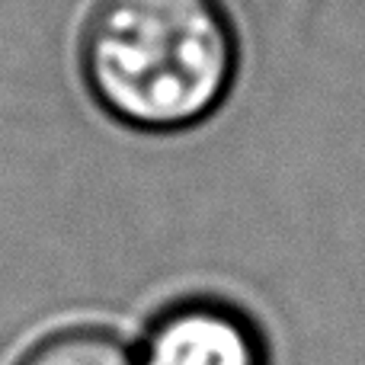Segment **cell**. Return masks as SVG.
I'll list each match as a JSON object with an SVG mask.
<instances>
[{"label":"cell","mask_w":365,"mask_h":365,"mask_svg":"<svg viewBox=\"0 0 365 365\" xmlns=\"http://www.w3.org/2000/svg\"><path fill=\"white\" fill-rule=\"evenodd\" d=\"M77 71L115 125L192 132L237 83V23L225 0H93L77 36Z\"/></svg>","instance_id":"6da1fadb"},{"label":"cell","mask_w":365,"mask_h":365,"mask_svg":"<svg viewBox=\"0 0 365 365\" xmlns=\"http://www.w3.org/2000/svg\"><path fill=\"white\" fill-rule=\"evenodd\" d=\"M138 365H272L266 327L244 304L221 295H182L141 324Z\"/></svg>","instance_id":"7a4b0ae2"},{"label":"cell","mask_w":365,"mask_h":365,"mask_svg":"<svg viewBox=\"0 0 365 365\" xmlns=\"http://www.w3.org/2000/svg\"><path fill=\"white\" fill-rule=\"evenodd\" d=\"M10 365H138L135 343L100 324H71L32 340Z\"/></svg>","instance_id":"3957f363"}]
</instances>
